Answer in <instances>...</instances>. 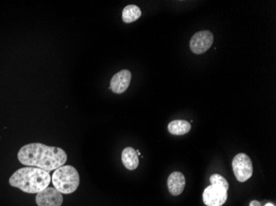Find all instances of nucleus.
I'll return each instance as SVG.
<instances>
[{
    "label": "nucleus",
    "mask_w": 276,
    "mask_h": 206,
    "mask_svg": "<svg viewBox=\"0 0 276 206\" xmlns=\"http://www.w3.org/2000/svg\"><path fill=\"white\" fill-rule=\"evenodd\" d=\"M18 159L22 164L50 171L64 166L67 161L66 151L61 148L32 143L20 149Z\"/></svg>",
    "instance_id": "nucleus-1"
},
{
    "label": "nucleus",
    "mask_w": 276,
    "mask_h": 206,
    "mask_svg": "<svg viewBox=\"0 0 276 206\" xmlns=\"http://www.w3.org/2000/svg\"><path fill=\"white\" fill-rule=\"evenodd\" d=\"M51 182L49 171L38 167H22L9 178V184L29 194H38L48 187Z\"/></svg>",
    "instance_id": "nucleus-2"
},
{
    "label": "nucleus",
    "mask_w": 276,
    "mask_h": 206,
    "mask_svg": "<svg viewBox=\"0 0 276 206\" xmlns=\"http://www.w3.org/2000/svg\"><path fill=\"white\" fill-rule=\"evenodd\" d=\"M79 174L75 167L70 165L62 166L53 172L51 183L54 188L62 194H72L79 186Z\"/></svg>",
    "instance_id": "nucleus-3"
},
{
    "label": "nucleus",
    "mask_w": 276,
    "mask_h": 206,
    "mask_svg": "<svg viewBox=\"0 0 276 206\" xmlns=\"http://www.w3.org/2000/svg\"><path fill=\"white\" fill-rule=\"evenodd\" d=\"M232 169L240 183H245L252 178L253 173L252 160L245 154H238L232 161Z\"/></svg>",
    "instance_id": "nucleus-4"
},
{
    "label": "nucleus",
    "mask_w": 276,
    "mask_h": 206,
    "mask_svg": "<svg viewBox=\"0 0 276 206\" xmlns=\"http://www.w3.org/2000/svg\"><path fill=\"white\" fill-rule=\"evenodd\" d=\"M213 43V33L209 31H200L192 37L189 46L192 52L196 54H201L208 51Z\"/></svg>",
    "instance_id": "nucleus-5"
},
{
    "label": "nucleus",
    "mask_w": 276,
    "mask_h": 206,
    "mask_svg": "<svg viewBox=\"0 0 276 206\" xmlns=\"http://www.w3.org/2000/svg\"><path fill=\"white\" fill-rule=\"evenodd\" d=\"M228 199V191L219 186L210 185L204 190L203 200L207 206H222Z\"/></svg>",
    "instance_id": "nucleus-6"
},
{
    "label": "nucleus",
    "mask_w": 276,
    "mask_h": 206,
    "mask_svg": "<svg viewBox=\"0 0 276 206\" xmlns=\"http://www.w3.org/2000/svg\"><path fill=\"white\" fill-rule=\"evenodd\" d=\"M36 203L38 206H62L63 196L54 187H46L37 194Z\"/></svg>",
    "instance_id": "nucleus-7"
},
{
    "label": "nucleus",
    "mask_w": 276,
    "mask_h": 206,
    "mask_svg": "<svg viewBox=\"0 0 276 206\" xmlns=\"http://www.w3.org/2000/svg\"><path fill=\"white\" fill-rule=\"evenodd\" d=\"M132 80V73L127 70H123L114 74L111 78L109 89L114 94H123L127 91Z\"/></svg>",
    "instance_id": "nucleus-8"
},
{
    "label": "nucleus",
    "mask_w": 276,
    "mask_h": 206,
    "mask_svg": "<svg viewBox=\"0 0 276 206\" xmlns=\"http://www.w3.org/2000/svg\"><path fill=\"white\" fill-rule=\"evenodd\" d=\"M185 178L180 171H174L170 175L167 181L170 193L172 195H179L182 193L185 187Z\"/></svg>",
    "instance_id": "nucleus-9"
},
{
    "label": "nucleus",
    "mask_w": 276,
    "mask_h": 206,
    "mask_svg": "<svg viewBox=\"0 0 276 206\" xmlns=\"http://www.w3.org/2000/svg\"><path fill=\"white\" fill-rule=\"evenodd\" d=\"M122 162L127 169L130 171L136 169L139 165V159L136 150L132 147L125 148L122 153Z\"/></svg>",
    "instance_id": "nucleus-10"
},
{
    "label": "nucleus",
    "mask_w": 276,
    "mask_h": 206,
    "mask_svg": "<svg viewBox=\"0 0 276 206\" xmlns=\"http://www.w3.org/2000/svg\"><path fill=\"white\" fill-rule=\"evenodd\" d=\"M191 130V125L187 121L176 120L168 125L169 132L174 135H183L189 132Z\"/></svg>",
    "instance_id": "nucleus-11"
},
{
    "label": "nucleus",
    "mask_w": 276,
    "mask_h": 206,
    "mask_svg": "<svg viewBox=\"0 0 276 206\" xmlns=\"http://www.w3.org/2000/svg\"><path fill=\"white\" fill-rule=\"evenodd\" d=\"M142 11L136 5H130L126 6L123 10V21L125 23H131L140 18Z\"/></svg>",
    "instance_id": "nucleus-12"
},
{
    "label": "nucleus",
    "mask_w": 276,
    "mask_h": 206,
    "mask_svg": "<svg viewBox=\"0 0 276 206\" xmlns=\"http://www.w3.org/2000/svg\"><path fill=\"white\" fill-rule=\"evenodd\" d=\"M211 185H216V186H219V187H223L228 191L229 188V184H228V181L221 176L219 174H213V176L210 178Z\"/></svg>",
    "instance_id": "nucleus-13"
},
{
    "label": "nucleus",
    "mask_w": 276,
    "mask_h": 206,
    "mask_svg": "<svg viewBox=\"0 0 276 206\" xmlns=\"http://www.w3.org/2000/svg\"><path fill=\"white\" fill-rule=\"evenodd\" d=\"M250 206H261V204L257 200H252L250 203Z\"/></svg>",
    "instance_id": "nucleus-14"
},
{
    "label": "nucleus",
    "mask_w": 276,
    "mask_h": 206,
    "mask_svg": "<svg viewBox=\"0 0 276 206\" xmlns=\"http://www.w3.org/2000/svg\"><path fill=\"white\" fill-rule=\"evenodd\" d=\"M265 206H274V204H272V203H267Z\"/></svg>",
    "instance_id": "nucleus-15"
}]
</instances>
